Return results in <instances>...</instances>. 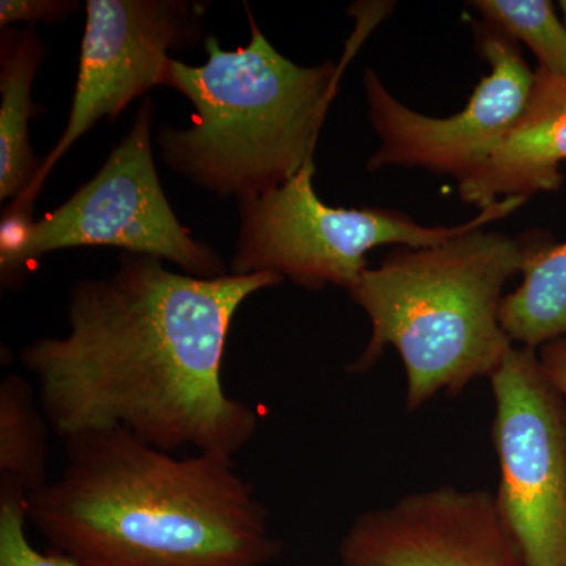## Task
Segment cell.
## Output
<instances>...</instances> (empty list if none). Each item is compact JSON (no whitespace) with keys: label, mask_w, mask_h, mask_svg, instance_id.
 <instances>
[{"label":"cell","mask_w":566,"mask_h":566,"mask_svg":"<svg viewBox=\"0 0 566 566\" xmlns=\"http://www.w3.org/2000/svg\"><path fill=\"white\" fill-rule=\"evenodd\" d=\"M538 356L547 379L566 400V340L551 342L542 346Z\"/></svg>","instance_id":"18"},{"label":"cell","mask_w":566,"mask_h":566,"mask_svg":"<svg viewBox=\"0 0 566 566\" xmlns=\"http://www.w3.org/2000/svg\"><path fill=\"white\" fill-rule=\"evenodd\" d=\"M565 161L566 74L536 70L523 117L483 166L458 182V193L482 211L510 197L554 192L564 185Z\"/></svg>","instance_id":"11"},{"label":"cell","mask_w":566,"mask_h":566,"mask_svg":"<svg viewBox=\"0 0 566 566\" xmlns=\"http://www.w3.org/2000/svg\"><path fill=\"white\" fill-rule=\"evenodd\" d=\"M490 379L501 468L495 509L531 566H566L564 395L527 346H512Z\"/></svg>","instance_id":"7"},{"label":"cell","mask_w":566,"mask_h":566,"mask_svg":"<svg viewBox=\"0 0 566 566\" xmlns=\"http://www.w3.org/2000/svg\"><path fill=\"white\" fill-rule=\"evenodd\" d=\"M28 499L0 491V566H80L61 553L44 554L32 546Z\"/></svg>","instance_id":"16"},{"label":"cell","mask_w":566,"mask_h":566,"mask_svg":"<svg viewBox=\"0 0 566 566\" xmlns=\"http://www.w3.org/2000/svg\"><path fill=\"white\" fill-rule=\"evenodd\" d=\"M338 554L342 566H531L494 495L450 485L360 513Z\"/></svg>","instance_id":"10"},{"label":"cell","mask_w":566,"mask_h":566,"mask_svg":"<svg viewBox=\"0 0 566 566\" xmlns=\"http://www.w3.org/2000/svg\"><path fill=\"white\" fill-rule=\"evenodd\" d=\"M547 238L479 227L430 248L395 249L348 290L371 324L348 370L364 374L392 346L403 363L409 411L490 378L513 346L501 323L506 282Z\"/></svg>","instance_id":"3"},{"label":"cell","mask_w":566,"mask_h":566,"mask_svg":"<svg viewBox=\"0 0 566 566\" xmlns=\"http://www.w3.org/2000/svg\"><path fill=\"white\" fill-rule=\"evenodd\" d=\"M80 10V3L69 0H2L0 2V25L13 22H48L54 24Z\"/></svg>","instance_id":"17"},{"label":"cell","mask_w":566,"mask_h":566,"mask_svg":"<svg viewBox=\"0 0 566 566\" xmlns=\"http://www.w3.org/2000/svg\"><path fill=\"white\" fill-rule=\"evenodd\" d=\"M482 20L538 59V70L566 74V24L549 0H475Z\"/></svg>","instance_id":"15"},{"label":"cell","mask_w":566,"mask_h":566,"mask_svg":"<svg viewBox=\"0 0 566 566\" xmlns=\"http://www.w3.org/2000/svg\"><path fill=\"white\" fill-rule=\"evenodd\" d=\"M248 14L251 41L245 46L226 51L211 35L205 41L203 65L169 59L161 85L191 102L192 125H164L156 137L170 169L205 191L240 200L273 191L314 159L353 55L338 63L297 65L275 50Z\"/></svg>","instance_id":"4"},{"label":"cell","mask_w":566,"mask_h":566,"mask_svg":"<svg viewBox=\"0 0 566 566\" xmlns=\"http://www.w3.org/2000/svg\"><path fill=\"white\" fill-rule=\"evenodd\" d=\"M205 3L188 0H87L80 73L69 122L41 163L31 186L6 214H29L48 175L103 118L115 120L128 104L161 85L170 51L202 39Z\"/></svg>","instance_id":"8"},{"label":"cell","mask_w":566,"mask_h":566,"mask_svg":"<svg viewBox=\"0 0 566 566\" xmlns=\"http://www.w3.org/2000/svg\"><path fill=\"white\" fill-rule=\"evenodd\" d=\"M314 159L292 180L240 200V233L230 274L270 273L307 290L348 292L368 270L367 253L381 245L430 248L512 214L526 197H510L461 226L428 227L389 208H337L314 188Z\"/></svg>","instance_id":"6"},{"label":"cell","mask_w":566,"mask_h":566,"mask_svg":"<svg viewBox=\"0 0 566 566\" xmlns=\"http://www.w3.org/2000/svg\"><path fill=\"white\" fill-rule=\"evenodd\" d=\"M50 430L36 386L24 376L6 375L0 382V491L31 497L50 482Z\"/></svg>","instance_id":"13"},{"label":"cell","mask_w":566,"mask_h":566,"mask_svg":"<svg viewBox=\"0 0 566 566\" xmlns=\"http://www.w3.org/2000/svg\"><path fill=\"white\" fill-rule=\"evenodd\" d=\"M151 126L153 104L147 98L98 174L65 203L39 221L24 214L3 216V285H20L21 274L44 253L92 245L167 260L193 277L230 274L221 256L197 241L175 216L156 170Z\"/></svg>","instance_id":"5"},{"label":"cell","mask_w":566,"mask_h":566,"mask_svg":"<svg viewBox=\"0 0 566 566\" xmlns=\"http://www.w3.org/2000/svg\"><path fill=\"white\" fill-rule=\"evenodd\" d=\"M558 6H560L562 13H564V21L566 24V0H562V2L558 3Z\"/></svg>","instance_id":"19"},{"label":"cell","mask_w":566,"mask_h":566,"mask_svg":"<svg viewBox=\"0 0 566 566\" xmlns=\"http://www.w3.org/2000/svg\"><path fill=\"white\" fill-rule=\"evenodd\" d=\"M476 46L490 65L468 104L450 117H428L409 109L387 91L374 70L364 73L368 118L379 148L367 170L382 167H422L465 180L490 158L523 117L535 84V71L524 61L515 40L475 22Z\"/></svg>","instance_id":"9"},{"label":"cell","mask_w":566,"mask_h":566,"mask_svg":"<svg viewBox=\"0 0 566 566\" xmlns=\"http://www.w3.org/2000/svg\"><path fill=\"white\" fill-rule=\"evenodd\" d=\"M524 279L502 301L501 323L513 344L539 349L566 340V241L547 238L528 260Z\"/></svg>","instance_id":"14"},{"label":"cell","mask_w":566,"mask_h":566,"mask_svg":"<svg viewBox=\"0 0 566 566\" xmlns=\"http://www.w3.org/2000/svg\"><path fill=\"white\" fill-rule=\"evenodd\" d=\"M270 273L202 279L122 252L117 271L70 292L69 331L22 349L52 433L125 430L177 453L237 457L260 416L227 392L223 354L234 316Z\"/></svg>","instance_id":"1"},{"label":"cell","mask_w":566,"mask_h":566,"mask_svg":"<svg viewBox=\"0 0 566 566\" xmlns=\"http://www.w3.org/2000/svg\"><path fill=\"white\" fill-rule=\"evenodd\" d=\"M28 509L80 566H266L282 551L234 457H178L125 430L65 439L61 474Z\"/></svg>","instance_id":"2"},{"label":"cell","mask_w":566,"mask_h":566,"mask_svg":"<svg viewBox=\"0 0 566 566\" xmlns=\"http://www.w3.org/2000/svg\"><path fill=\"white\" fill-rule=\"evenodd\" d=\"M44 46L31 31L7 29L0 40V200L17 199L31 186L41 164L29 140V122L40 106L32 88Z\"/></svg>","instance_id":"12"}]
</instances>
